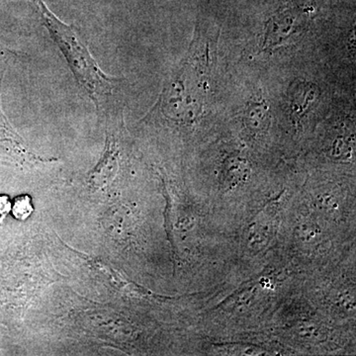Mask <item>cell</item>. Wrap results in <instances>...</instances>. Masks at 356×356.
<instances>
[{
    "label": "cell",
    "instance_id": "cell-6",
    "mask_svg": "<svg viewBox=\"0 0 356 356\" xmlns=\"http://www.w3.org/2000/svg\"><path fill=\"white\" fill-rule=\"evenodd\" d=\"M13 208L10 199L6 195H0V224L4 221Z\"/></svg>",
    "mask_w": 356,
    "mask_h": 356
},
{
    "label": "cell",
    "instance_id": "cell-5",
    "mask_svg": "<svg viewBox=\"0 0 356 356\" xmlns=\"http://www.w3.org/2000/svg\"><path fill=\"white\" fill-rule=\"evenodd\" d=\"M13 216L19 221H25L32 214L34 208L32 206L31 198L28 195H21L15 198L13 205Z\"/></svg>",
    "mask_w": 356,
    "mask_h": 356
},
{
    "label": "cell",
    "instance_id": "cell-2",
    "mask_svg": "<svg viewBox=\"0 0 356 356\" xmlns=\"http://www.w3.org/2000/svg\"><path fill=\"white\" fill-rule=\"evenodd\" d=\"M297 24V13L292 9L278 11L267 21L262 49L264 51L280 46L294 33Z\"/></svg>",
    "mask_w": 356,
    "mask_h": 356
},
{
    "label": "cell",
    "instance_id": "cell-3",
    "mask_svg": "<svg viewBox=\"0 0 356 356\" xmlns=\"http://www.w3.org/2000/svg\"><path fill=\"white\" fill-rule=\"evenodd\" d=\"M320 95V88L315 83L304 81L294 83L290 89L289 112L296 125L313 110Z\"/></svg>",
    "mask_w": 356,
    "mask_h": 356
},
{
    "label": "cell",
    "instance_id": "cell-4",
    "mask_svg": "<svg viewBox=\"0 0 356 356\" xmlns=\"http://www.w3.org/2000/svg\"><path fill=\"white\" fill-rule=\"evenodd\" d=\"M243 124L250 132H264L270 122V112L266 100L255 99L248 102L243 113Z\"/></svg>",
    "mask_w": 356,
    "mask_h": 356
},
{
    "label": "cell",
    "instance_id": "cell-1",
    "mask_svg": "<svg viewBox=\"0 0 356 356\" xmlns=\"http://www.w3.org/2000/svg\"><path fill=\"white\" fill-rule=\"evenodd\" d=\"M35 9L64 55L76 81L95 103L98 114L104 116L109 110L119 107L115 103L114 77L107 76L100 69L81 35L72 26L58 18L44 2Z\"/></svg>",
    "mask_w": 356,
    "mask_h": 356
}]
</instances>
